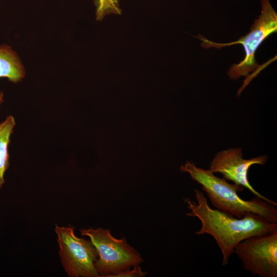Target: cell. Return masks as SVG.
I'll return each mask as SVG.
<instances>
[{
    "label": "cell",
    "mask_w": 277,
    "mask_h": 277,
    "mask_svg": "<svg viewBox=\"0 0 277 277\" xmlns=\"http://www.w3.org/2000/svg\"><path fill=\"white\" fill-rule=\"evenodd\" d=\"M244 268L261 277L277 276V230L248 238L233 251Z\"/></svg>",
    "instance_id": "cell-6"
},
{
    "label": "cell",
    "mask_w": 277,
    "mask_h": 277,
    "mask_svg": "<svg viewBox=\"0 0 277 277\" xmlns=\"http://www.w3.org/2000/svg\"><path fill=\"white\" fill-rule=\"evenodd\" d=\"M72 226H58L55 231L60 247L59 255L70 277H99L94 263L98 254L91 241L77 237Z\"/></svg>",
    "instance_id": "cell-5"
},
{
    "label": "cell",
    "mask_w": 277,
    "mask_h": 277,
    "mask_svg": "<svg viewBox=\"0 0 277 277\" xmlns=\"http://www.w3.org/2000/svg\"><path fill=\"white\" fill-rule=\"evenodd\" d=\"M147 274L146 272L142 271L139 265L133 266V269L120 272L113 275L112 277H144Z\"/></svg>",
    "instance_id": "cell-11"
},
{
    "label": "cell",
    "mask_w": 277,
    "mask_h": 277,
    "mask_svg": "<svg viewBox=\"0 0 277 277\" xmlns=\"http://www.w3.org/2000/svg\"><path fill=\"white\" fill-rule=\"evenodd\" d=\"M3 101V93L0 91V105Z\"/></svg>",
    "instance_id": "cell-12"
},
{
    "label": "cell",
    "mask_w": 277,
    "mask_h": 277,
    "mask_svg": "<svg viewBox=\"0 0 277 277\" xmlns=\"http://www.w3.org/2000/svg\"><path fill=\"white\" fill-rule=\"evenodd\" d=\"M267 160L266 155L244 159L241 148H231L218 152L212 160L209 170L213 173L222 174L226 180L246 188L255 196L277 206L276 203L256 191L248 179V172L250 167L254 165H263Z\"/></svg>",
    "instance_id": "cell-7"
},
{
    "label": "cell",
    "mask_w": 277,
    "mask_h": 277,
    "mask_svg": "<svg viewBox=\"0 0 277 277\" xmlns=\"http://www.w3.org/2000/svg\"><path fill=\"white\" fill-rule=\"evenodd\" d=\"M24 76V68L16 53L7 45L0 46V77L17 83Z\"/></svg>",
    "instance_id": "cell-8"
},
{
    "label": "cell",
    "mask_w": 277,
    "mask_h": 277,
    "mask_svg": "<svg viewBox=\"0 0 277 277\" xmlns=\"http://www.w3.org/2000/svg\"><path fill=\"white\" fill-rule=\"evenodd\" d=\"M81 235L89 238L98 257L94 265L100 276L112 277L117 273L140 265L143 260L140 253L125 238L113 237L107 229H84Z\"/></svg>",
    "instance_id": "cell-3"
},
{
    "label": "cell",
    "mask_w": 277,
    "mask_h": 277,
    "mask_svg": "<svg viewBox=\"0 0 277 277\" xmlns=\"http://www.w3.org/2000/svg\"><path fill=\"white\" fill-rule=\"evenodd\" d=\"M194 193L196 202L183 197L190 211L186 215L200 221L201 227L195 232L196 234H207L215 239L222 254L223 266L228 264L235 247L242 241L277 230V223L270 222L253 213L238 218L226 212L214 209L202 192L196 189Z\"/></svg>",
    "instance_id": "cell-1"
},
{
    "label": "cell",
    "mask_w": 277,
    "mask_h": 277,
    "mask_svg": "<svg viewBox=\"0 0 277 277\" xmlns=\"http://www.w3.org/2000/svg\"><path fill=\"white\" fill-rule=\"evenodd\" d=\"M261 13L250 28V31L246 35L238 41L228 44H217L205 38H200L203 41L204 48H220L225 46L240 44L243 46L245 56L243 61L238 64H233L229 68L227 74L232 79L235 80L242 76L248 77L250 72L258 74L260 66L255 59L256 49L271 33L276 32L277 14L272 7L270 0H261Z\"/></svg>",
    "instance_id": "cell-4"
},
{
    "label": "cell",
    "mask_w": 277,
    "mask_h": 277,
    "mask_svg": "<svg viewBox=\"0 0 277 277\" xmlns=\"http://www.w3.org/2000/svg\"><path fill=\"white\" fill-rule=\"evenodd\" d=\"M181 170L188 173L201 186L216 209L238 218H241L248 213H253L270 222L277 223L276 205L257 196L250 200L242 199L238 192L243 191V186L229 184L225 179L214 175L209 169L199 168L189 162L182 165Z\"/></svg>",
    "instance_id": "cell-2"
},
{
    "label": "cell",
    "mask_w": 277,
    "mask_h": 277,
    "mask_svg": "<svg viewBox=\"0 0 277 277\" xmlns=\"http://www.w3.org/2000/svg\"><path fill=\"white\" fill-rule=\"evenodd\" d=\"M96 16L97 20H102L109 14H120L121 10L117 0H94Z\"/></svg>",
    "instance_id": "cell-10"
},
{
    "label": "cell",
    "mask_w": 277,
    "mask_h": 277,
    "mask_svg": "<svg viewBox=\"0 0 277 277\" xmlns=\"http://www.w3.org/2000/svg\"><path fill=\"white\" fill-rule=\"evenodd\" d=\"M15 125L12 115L8 116L0 124V189L4 183V173L9 166L8 147Z\"/></svg>",
    "instance_id": "cell-9"
}]
</instances>
